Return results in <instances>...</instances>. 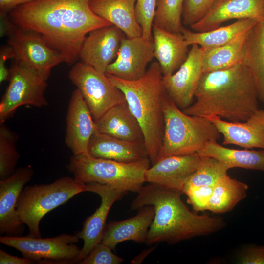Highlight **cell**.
<instances>
[{
  "instance_id": "cell-13",
  "label": "cell",
  "mask_w": 264,
  "mask_h": 264,
  "mask_svg": "<svg viewBox=\"0 0 264 264\" xmlns=\"http://www.w3.org/2000/svg\"><path fill=\"white\" fill-rule=\"evenodd\" d=\"M154 50L153 38L125 37L117 58L109 65L106 74L125 80H137L146 73L148 64L154 57Z\"/></svg>"
},
{
  "instance_id": "cell-4",
  "label": "cell",
  "mask_w": 264,
  "mask_h": 264,
  "mask_svg": "<svg viewBox=\"0 0 264 264\" xmlns=\"http://www.w3.org/2000/svg\"><path fill=\"white\" fill-rule=\"evenodd\" d=\"M107 75L124 93L131 112L141 126L151 165L154 164L162 144L163 104L168 94L158 62L150 64L144 76L137 80L127 81Z\"/></svg>"
},
{
  "instance_id": "cell-27",
  "label": "cell",
  "mask_w": 264,
  "mask_h": 264,
  "mask_svg": "<svg viewBox=\"0 0 264 264\" xmlns=\"http://www.w3.org/2000/svg\"><path fill=\"white\" fill-rule=\"evenodd\" d=\"M242 63L252 76L259 100L264 105V20L258 22L247 31Z\"/></svg>"
},
{
  "instance_id": "cell-30",
  "label": "cell",
  "mask_w": 264,
  "mask_h": 264,
  "mask_svg": "<svg viewBox=\"0 0 264 264\" xmlns=\"http://www.w3.org/2000/svg\"><path fill=\"white\" fill-rule=\"evenodd\" d=\"M248 189L246 184L226 175L214 186L207 210L215 213L231 211L246 197Z\"/></svg>"
},
{
  "instance_id": "cell-41",
  "label": "cell",
  "mask_w": 264,
  "mask_h": 264,
  "mask_svg": "<svg viewBox=\"0 0 264 264\" xmlns=\"http://www.w3.org/2000/svg\"><path fill=\"white\" fill-rule=\"evenodd\" d=\"M36 263L32 260L19 257L9 254L3 249H0V264H31Z\"/></svg>"
},
{
  "instance_id": "cell-36",
  "label": "cell",
  "mask_w": 264,
  "mask_h": 264,
  "mask_svg": "<svg viewBox=\"0 0 264 264\" xmlns=\"http://www.w3.org/2000/svg\"><path fill=\"white\" fill-rule=\"evenodd\" d=\"M213 187L199 186L184 188L183 193L187 195L188 201L195 212L203 211L208 209Z\"/></svg>"
},
{
  "instance_id": "cell-24",
  "label": "cell",
  "mask_w": 264,
  "mask_h": 264,
  "mask_svg": "<svg viewBox=\"0 0 264 264\" xmlns=\"http://www.w3.org/2000/svg\"><path fill=\"white\" fill-rule=\"evenodd\" d=\"M95 126L98 131L110 136L124 140L144 142L141 126L126 101L110 109L95 121Z\"/></svg>"
},
{
  "instance_id": "cell-29",
  "label": "cell",
  "mask_w": 264,
  "mask_h": 264,
  "mask_svg": "<svg viewBox=\"0 0 264 264\" xmlns=\"http://www.w3.org/2000/svg\"><path fill=\"white\" fill-rule=\"evenodd\" d=\"M247 31L222 46L211 49H202L203 72L224 70L242 63V49Z\"/></svg>"
},
{
  "instance_id": "cell-8",
  "label": "cell",
  "mask_w": 264,
  "mask_h": 264,
  "mask_svg": "<svg viewBox=\"0 0 264 264\" xmlns=\"http://www.w3.org/2000/svg\"><path fill=\"white\" fill-rule=\"evenodd\" d=\"M68 78L80 91L95 121L113 106L126 102L125 95L106 73L77 62Z\"/></svg>"
},
{
  "instance_id": "cell-7",
  "label": "cell",
  "mask_w": 264,
  "mask_h": 264,
  "mask_svg": "<svg viewBox=\"0 0 264 264\" xmlns=\"http://www.w3.org/2000/svg\"><path fill=\"white\" fill-rule=\"evenodd\" d=\"M83 192H86V184L68 176L49 184L24 187L18 198L16 209L22 221L28 227L27 236L42 237L39 224L43 217Z\"/></svg>"
},
{
  "instance_id": "cell-33",
  "label": "cell",
  "mask_w": 264,
  "mask_h": 264,
  "mask_svg": "<svg viewBox=\"0 0 264 264\" xmlns=\"http://www.w3.org/2000/svg\"><path fill=\"white\" fill-rule=\"evenodd\" d=\"M227 171L216 159L201 156L198 167L188 179L184 188L199 186L213 187L219 180L228 175Z\"/></svg>"
},
{
  "instance_id": "cell-23",
  "label": "cell",
  "mask_w": 264,
  "mask_h": 264,
  "mask_svg": "<svg viewBox=\"0 0 264 264\" xmlns=\"http://www.w3.org/2000/svg\"><path fill=\"white\" fill-rule=\"evenodd\" d=\"M154 57L158 62L163 76L171 75L186 60L189 46L180 33H173L153 25Z\"/></svg>"
},
{
  "instance_id": "cell-10",
  "label": "cell",
  "mask_w": 264,
  "mask_h": 264,
  "mask_svg": "<svg viewBox=\"0 0 264 264\" xmlns=\"http://www.w3.org/2000/svg\"><path fill=\"white\" fill-rule=\"evenodd\" d=\"M79 241L76 234H68L46 238L5 235L0 237L1 243L15 248L23 257L41 264L76 263L81 250L76 245Z\"/></svg>"
},
{
  "instance_id": "cell-40",
  "label": "cell",
  "mask_w": 264,
  "mask_h": 264,
  "mask_svg": "<svg viewBox=\"0 0 264 264\" xmlns=\"http://www.w3.org/2000/svg\"><path fill=\"white\" fill-rule=\"evenodd\" d=\"M7 13L0 12V37L9 36L17 28V26L10 19Z\"/></svg>"
},
{
  "instance_id": "cell-1",
  "label": "cell",
  "mask_w": 264,
  "mask_h": 264,
  "mask_svg": "<svg viewBox=\"0 0 264 264\" xmlns=\"http://www.w3.org/2000/svg\"><path fill=\"white\" fill-rule=\"evenodd\" d=\"M90 0H35L16 7L9 17L18 27L39 34L68 64L79 58L87 35L112 25L95 14Z\"/></svg>"
},
{
  "instance_id": "cell-25",
  "label": "cell",
  "mask_w": 264,
  "mask_h": 264,
  "mask_svg": "<svg viewBox=\"0 0 264 264\" xmlns=\"http://www.w3.org/2000/svg\"><path fill=\"white\" fill-rule=\"evenodd\" d=\"M136 0H90L89 6L98 16L121 30L127 38L142 36L135 15Z\"/></svg>"
},
{
  "instance_id": "cell-31",
  "label": "cell",
  "mask_w": 264,
  "mask_h": 264,
  "mask_svg": "<svg viewBox=\"0 0 264 264\" xmlns=\"http://www.w3.org/2000/svg\"><path fill=\"white\" fill-rule=\"evenodd\" d=\"M186 0H157L153 24L173 33H180Z\"/></svg>"
},
{
  "instance_id": "cell-20",
  "label": "cell",
  "mask_w": 264,
  "mask_h": 264,
  "mask_svg": "<svg viewBox=\"0 0 264 264\" xmlns=\"http://www.w3.org/2000/svg\"><path fill=\"white\" fill-rule=\"evenodd\" d=\"M208 118L222 135L223 144L264 150V110L258 109L243 122H232L216 116Z\"/></svg>"
},
{
  "instance_id": "cell-32",
  "label": "cell",
  "mask_w": 264,
  "mask_h": 264,
  "mask_svg": "<svg viewBox=\"0 0 264 264\" xmlns=\"http://www.w3.org/2000/svg\"><path fill=\"white\" fill-rule=\"evenodd\" d=\"M18 135L4 124L0 127V180L9 177L15 171L20 157L17 149Z\"/></svg>"
},
{
  "instance_id": "cell-9",
  "label": "cell",
  "mask_w": 264,
  "mask_h": 264,
  "mask_svg": "<svg viewBox=\"0 0 264 264\" xmlns=\"http://www.w3.org/2000/svg\"><path fill=\"white\" fill-rule=\"evenodd\" d=\"M10 71L9 85L0 103V123L21 106L42 108L48 105L44 95L47 80L34 69L16 61Z\"/></svg>"
},
{
  "instance_id": "cell-14",
  "label": "cell",
  "mask_w": 264,
  "mask_h": 264,
  "mask_svg": "<svg viewBox=\"0 0 264 264\" xmlns=\"http://www.w3.org/2000/svg\"><path fill=\"white\" fill-rule=\"evenodd\" d=\"M86 192L98 195L101 199L99 207L84 222L83 228L76 235L83 240V247L77 264L85 258L101 242L106 227V220L112 205L120 199L125 192L110 185L96 182L86 183Z\"/></svg>"
},
{
  "instance_id": "cell-42",
  "label": "cell",
  "mask_w": 264,
  "mask_h": 264,
  "mask_svg": "<svg viewBox=\"0 0 264 264\" xmlns=\"http://www.w3.org/2000/svg\"><path fill=\"white\" fill-rule=\"evenodd\" d=\"M35 0H0V12H9L16 7Z\"/></svg>"
},
{
  "instance_id": "cell-2",
  "label": "cell",
  "mask_w": 264,
  "mask_h": 264,
  "mask_svg": "<svg viewBox=\"0 0 264 264\" xmlns=\"http://www.w3.org/2000/svg\"><path fill=\"white\" fill-rule=\"evenodd\" d=\"M196 101L182 110L187 114L216 116L232 122L247 120L258 108V96L245 64L203 73L195 93Z\"/></svg>"
},
{
  "instance_id": "cell-3",
  "label": "cell",
  "mask_w": 264,
  "mask_h": 264,
  "mask_svg": "<svg viewBox=\"0 0 264 264\" xmlns=\"http://www.w3.org/2000/svg\"><path fill=\"white\" fill-rule=\"evenodd\" d=\"M137 193L131 209L152 205L155 211L145 242L148 245L163 242L175 243L211 234L224 226L221 218L190 211L182 201L180 192L149 183Z\"/></svg>"
},
{
  "instance_id": "cell-39",
  "label": "cell",
  "mask_w": 264,
  "mask_h": 264,
  "mask_svg": "<svg viewBox=\"0 0 264 264\" xmlns=\"http://www.w3.org/2000/svg\"><path fill=\"white\" fill-rule=\"evenodd\" d=\"M14 51L8 44L2 46L0 50V83L9 80L10 76V69L6 66L7 61L14 58Z\"/></svg>"
},
{
  "instance_id": "cell-6",
  "label": "cell",
  "mask_w": 264,
  "mask_h": 264,
  "mask_svg": "<svg viewBox=\"0 0 264 264\" xmlns=\"http://www.w3.org/2000/svg\"><path fill=\"white\" fill-rule=\"evenodd\" d=\"M149 158L130 163L95 158L88 153L73 154L67 168L77 180L84 184H106L124 192L138 193L150 167Z\"/></svg>"
},
{
  "instance_id": "cell-35",
  "label": "cell",
  "mask_w": 264,
  "mask_h": 264,
  "mask_svg": "<svg viewBox=\"0 0 264 264\" xmlns=\"http://www.w3.org/2000/svg\"><path fill=\"white\" fill-rule=\"evenodd\" d=\"M215 0H186L182 15V24L191 26L208 12Z\"/></svg>"
},
{
  "instance_id": "cell-22",
  "label": "cell",
  "mask_w": 264,
  "mask_h": 264,
  "mask_svg": "<svg viewBox=\"0 0 264 264\" xmlns=\"http://www.w3.org/2000/svg\"><path fill=\"white\" fill-rule=\"evenodd\" d=\"M88 153L95 158L125 163L149 158L144 142L122 140L97 130L90 140Z\"/></svg>"
},
{
  "instance_id": "cell-15",
  "label": "cell",
  "mask_w": 264,
  "mask_h": 264,
  "mask_svg": "<svg viewBox=\"0 0 264 264\" xmlns=\"http://www.w3.org/2000/svg\"><path fill=\"white\" fill-rule=\"evenodd\" d=\"M34 175L30 167L15 170L7 178L0 180V234L8 236H22L24 224L22 221L16 206L25 185Z\"/></svg>"
},
{
  "instance_id": "cell-16",
  "label": "cell",
  "mask_w": 264,
  "mask_h": 264,
  "mask_svg": "<svg viewBox=\"0 0 264 264\" xmlns=\"http://www.w3.org/2000/svg\"><path fill=\"white\" fill-rule=\"evenodd\" d=\"M125 37L124 33L113 25L95 29L85 38L79 58L98 71L106 73L109 65L117 58Z\"/></svg>"
},
{
  "instance_id": "cell-34",
  "label": "cell",
  "mask_w": 264,
  "mask_h": 264,
  "mask_svg": "<svg viewBox=\"0 0 264 264\" xmlns=\"http://www.w3.org/2000/svg\"><path fill=\"white\" fill-rule=\"evenodd\" d=\"M157 0H136L135 15L142 30V36L148 40L153 38L152 28Z\"/></svg>"
},
{
  "instance_id": "cell-5",
  "label": "cell",
  "mask_w": 264,
  "mask_h": 264,
  "mask_svg": "<svg viewBox=\"0 0 264 264\" xmlns=\"http://www.w3.org/2000/svg\"><path fill=\"white\" fill-rule=\"evenodd\" d=\"M163 112V135L156 161L168 156L197 153L207 143L217 141L220 136L208 117L186 114L168 94Z\"/></svg>"
},
{
  "instance_id": "cell-21",
  "label": "cell",
  "mask_w": 264,
  "mask_h": 264,
  "mask_svg": "<svg viewBox=\"0 0 264 264\" xmlns=\"http://www.w3.org/2000/svg\"><path fill=\"white\" fill-rule=\"evenodd\" d=\"M137 214L121 221H111L107 224L101 242L115 250L119 243L132 241L138 243L146 242L149 229L154 219V206L146 205Z\"/></svg>"
},
{
  "instance_id": "cell-11",
  "label": "cell",
  "mask_w": 264,
  "mask_h": 264,
  "mask_svg": "<svg viewBox=\"0 0 264 264\" xmlns=\"http://www.w3.org/2000/svg\"><path fill=\"white\" fill-rule=\"evenodd\" d=\"M8 44L14 51L15 61L34 69L46 80L54 67L66 63L59 52L50 47L34 31L17 27L8 36Z\"/></svg>"
},
{
  "instance_id": "cell-19",
  "label": "cell",
  "mask_w": 264,
  "mask_h": 264,
  "mask_svg": "<svg viewBox=\"0 0 264 264\" xmlns=\"http://www.w3.org/2000/svg\"><path fill=\"white\" fill-rule=\"evenodd\" d=\"M264 20V0H215L206 15L190 26L197 32L215 29L232 19Z\"/></svg>"
},
{
  "instance_id": "cell-26",
  "label": "cell",
  "mask_w": 264,
  "mask_h": 264,
  "mask_svg": "<svg viewBox=\"0 0 264 264\" xmlns=\"http://www.w3.org/2000/svg\"><path fill=\"white\" fill-rule=\"evenodd\" d=\"M218 160L227 170L233 168L264 172V150H238L223 147L217 141L207 143L197 153Z\"/></svg>"
},
{
  "instance_id": "cell-38",
  "label": "cell",
  "mask_w": 264,
  "mask_h": 264,
  "mask_svg": "<svg viewBox=\"0 0 264 264\" xmlns=\"http://www.w3.org/2000/svg\"><path fill=\"white\" fill-rule=\"evenodd\" d=\"M240 264H264V246L256 244L245 247L237 258Z\"/></svg>"
},
{
  "instance_id": "cell-28",
  "label": "cell",
  "mask_w": 264,
  "mask_h": 264,
  "mask_svg": "<svg viewBox=\"0 0 264 264\" xmlns=\"http://www.w3.org/2000/svg\"><path fill=\"white\" fill-rule=\"evenodd\" d=\"M258 22L254 19H239L228 25L204 32L192 31L183 26L181 33L188 46L195 44L202 49H211L227 44L248 31Z\"/></svg>"
},
{
  "instance_id": "cell-18",
  "label": "cell",
  "mask_w": 264,
  "mask_h": 264,
  "mask_svg": "<svg viewBox=\"0 0 264 264\" xmlns=\"http://www.w3.org/2000/svg\"><path fill=\"white\" fill-rule=\"evenodd\" d=\"M65 143L73 154L88 153V146L96 131L95 121L80 91L72 92L68 104Z\"/></svg>"
},
{
  "instance_id": "cell-37",
  "label": "cell",
  "mask_w": 264,
  "mask_h": 264,
  "mask_svg": "<svg viewBox=\"0 0 264 264\" xmlns=\"http://www.w3.org/2000/svg\"><path fill=\"white\" fill-rule=\"evenodd\" d=\"M112 249L100 242L90 253L78 264H120L124 259L114 254Z\"/></svg>"
},
{
  "instance_id": "cell-17",
  "label": "cell",
  "mask_w": 264,
  "mask_h": 264,
  "mask_svg": "<svg viewBox=\"0 0 264 264\" xmlns=\"http://www.w3.org/2000/svg\"><path fill=\"white\" fill-rule=\"evenodd\" d=\"M201 159L198 153L160 159L146 171L145 182L183 193L185 183L198 167Z\"/></svg>"
},
{
  "instance_id": "cell-12",
  "label": "cell",
  "mask_w": 264,
  "mask_h": 264,
  "mask_svg": "<svg viewBox=\"0 0 264 264\" xmlns=\"http://www.w3.org/2000/svg\"><path fill=\"white\" fill-rule=\"evenodd\" d=\"M203 54L197 44L191 45L185 61L175 73L163 76L162 83L170 97L180 109L189 107L203 74Z\"/></svg>"
}]
</instances>
